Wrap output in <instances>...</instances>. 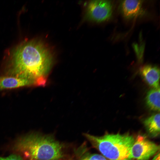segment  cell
Listing matches in <instances>:
<instances>
[{"instance_id":"cell-1","label":"cell","mask_w":160,"mask_h":160,"mask_svg":"<svg viewBox=\"0 0 160 160\" xmlns=\"http://www.w3.org/2000/svg\"><path fill=\"white\" fill-rule=\"evenodd\" d=\"M51 52L37 40L24 42L14 48L7 61L6 75L28 80L34 86H44L52 63Z\"/></svg>"},{"instance_id":"cell-2","label":"cell","mask_w":160,"mask_h":160,"mask_svg":"<svg viewBox=\"0 0 160 160\" xmlns=\"http://www.w3.org/2000/svg\"><path fill=\"white\" fill-rule=\"evenodd\" d=\"M14 148L28 160H60L64 156L63 145L50 135L30 134L18 140Z\"/></svg>"},{"instance_id":"cell-3","label":"cell","mask_w":160,"mask_h":160,"mask_svg":"<svg viewBox=\"0 0 160 160\" xmlns=\"http://www.w3.org/2000/svg\"><path fill=\"white\" fill-rule=\"evenodd\" d=\"M83 135L108 160H124L128 158L135 140L128 134H107L101 136L88 133Z\"/></svg>"},{"instance_id":"cell-4","label":"cell","mask_w":160,"mask_h":160,"mask_svg":"<svg viewBox=\"0 0 160 160\" xmlns=\"http://www.w3.org/2000/svg\"><path fill=\"white\" fill-rule=\"evenodd\" d=\"M159 150V146L145 136L138 135L135 140L128 159L148 160Z\"/></svg>"},{"instance_id":"cell-5","label":"cell","mask_w":160,"mask_h":160,"mask_svg":"<svg viewBox=\"0 0 160 160\" xmlns=\"http://www.w3.org/2000/svg\"><path fill=\"white\" fill-rule=\"evenodd\" d=\"M112 12L111 3L107 0H93L88 4L87 14L90 20L96 22L106 21L111 17Z\"/></svg>"},{"instance_id":"cell-6","label":"cell","mask_w":160,"mask_h":160,"mask_svg":"<svg viewBox=\"0 0 160 160\" xmlns=\"http://www.w3.org/2000/svg\"><path fill=\"white\" fill-rule=\"evenodd\" d=\"M140 73L148 85L153 88L159 87L160 70L157 67L145 65L140 69Z\"/></svg>"},{"instance_id":"cell-7","label":"cell","mask_w":160,"mask_h":160,"mask_svg":"<svg viewBox=\"0 0 160 160\" xmlns=\"http://www.w3.org/2000/svg\"><path fill=\"white\" fill-rule=\"evenodd\" d=\"M34 86L30 81L8 75L0 76V90Z\"/></svg>"},{"instance_id":"cell-8","label":"cell","mask_w":160,"mask_h":160,"mask_svg":"<svg viewBox=\"0 0 160 160\" xmlns=\"http://www.w3.org/2000/svg\"><path fill=\"white\" fill-rule=\"evenodd\" d=\"M142 2L140 0H125L121 4V9L124 16L131 18L138 15L141 12Z\"/></svg>"},{"instance_id":"cell-9","label":"cell","mask_w":160,"mask_h":160,"mask_svg":"<svg viewBox=\"0 0 160 160\" xmlns=\"http://www.w3.org/2000/svg\"><path fill=\"white\" fill-rule=\"evenodd\" d=\"M143 124L148 134L156 137L160 134V114H154L145 119Z\"/></svg>"},{"instance_id":"cell-10","label":"cell","mask_w":160,"mask_h":160,"mask_svg":"<svg viewBox=\"0 0 160 160\" xmlns=\"http://www.w3.org/2000/svg\"><path fill=\"white\" fill-rule=\"evenodd\" d=\"M146 104L151 110L160 111V88H153L147 92L145 97Z\"/></svg>"},{"instance_id":"cell-11","label":"cell","mask_w":160,"mask_h":160,"mask_svg":"<svg viewBox=\"0 0 160 160\" xmlns=\"http://www.w3.org/2000/svg\"><path fill=\"white\" fill-rule=\"evenodd\" d=\"M78 152V160H108L102 155L90 153L84 148L79 149Z\"/></svg>"},{"instance_id":"cell-12","label":"cell","mask_w":160,"mask_h":160,"mask_svg":"<svg viewBox=\"0 0 160 160\" xmlns=\"http://www.w3.org/2000/svg\"><path fill=\"white\" fill-rule=\"evenodd\" d=\"M0 160H23L20 156L16 154H12L6 157L0 156Z\"/></svg>"},{"instance_id":"cell-13","label":"cell","mask_w":160,"mask_h":160,"mask_svg":"<svg viewBox=\"0 0 160 160\" xmlns=\"http://www.w3.org/2000/svg\"><path fill=\"white\" fill-rule=\"evenodd\" d=\"M152 160H160V153L159 152L156 155Z\"/></svg>"},{"instance_id":"cell-14","label":"cell","mask_w":160,"mask_h":160,"mask_svg":"<svg viewBox=\"0 0 160 160\" xmlns=\"http://www.w3.org/2000/svg\"><path fill=\"white\" fill-rule=\"evenodd\" d=\"M124 160H131L127 158V159H124Z\"/></svg>"}]
</instances>
